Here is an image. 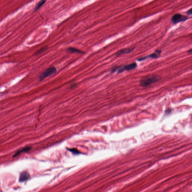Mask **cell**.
I'll use <instances>...</instances> for the list:
<instances>
[{
    "label": "cell",
    "mask_w": 192,
    "mask_h": 192,
    "mask_svg": "<svg viewBox=\"0 0 192 192\" xmlns=\"http://www.w3.org/2000/svg\"><path fill=\"white\" fill-rule=\"evenodd\" d=\"M188 53L189 54H192V49H190V50H188Z\"/></svg>",
    "instance_id": "cell-15"
},
{
    "label": "cell",
    "mask_w": 192,
    "mask_h": 192,
    "mask_svg": "<svg viewBox=\"0 0 192 192\" xmlns=\"http://www.w3.org/2000/svg\"><path fill=\"white\" fill-rule=\"evenodd\" d=\"M162 52V51L160 50H156L154 53H152L151 54L138 59H137V61H139V62H141V61L146 60L148 58L156 59L160 57Z\"/></svg>",
    "instance_id": "cell-4"
},
{
    "label": "cell",
    "mask_w": 192,
    "mask_h": 192,
    "mask_svg": "<svg viewBox=\"0 0 192 192\" xmlns=\"http://www.w3.org/2000/svg\"><path fill=\"white\" fill-rule=\"evenodd\" d=\"M189 17L179 13L174 15L171 18V21L173 24H176L180 22L186 21L189 19Z\"/></svg>",
    "instance_id": "cell-2"
},
{
    "label": "cell",
    "mask_w": 192,
    "mask_h": 192,
    "mask_svg": "<svg viewBox=\"0 0 192 192\" xmlns=\"http://www.w3.org/2000/svg\"><path fill=\"white\" fill-rule=\"evenodd\" d=\"M45 2H46V1H40L37 4L36 6H35V8H34V11H36L38 10L45 3Z\"/></svg>",
    "instance_id": "cell-10"
},
{
    "label": "cell",
    "mask_w": 192,
    "mask_h": 192,
    "mask_svg": "<svg viewBox=\"0 0 192 192\" xmlns=\"http://www.w3.org/2000/svg\"><path fill=\"white\" fill-rule=\"evenodd\" d=\"M31 148L30 146H26V147H25V148H22V149L17 151L13 155V157H16V156H18V155L20 154L21 153H23V152H28L31 150Z\"/></svg>",
    "instance_id": "cell-8"
},
{
    "label": "cell",
    "mask_w": 192,
    "mask_h": 192,
    "mask_svg": "<svg viewBox=\"0 0 192 192\" xmlns=\"http://www.w3.org/2000/svg\"><path fill=\"white\" fill-rule=\"evenodd\" d=\"M137 67V65L136 63L134 62L131 64L127 65L123 67L121 66L117 72V74H121L123 73L125 71H130L133 69H135Z\"/></svg>",
    "instance_id": "cell-5"
},
{
    "label": "cell",
    "mask_w": 192,
    "mask_h": 192,
    "mask_svg": "<svg viewBox=\"0 0 192 192\" xmlns=\"http://www.w3.org/2000/svg\"><path fill=\"white\" fill-rule=\"evenodd\" d=\"M68 150L69 151L72 152L73 154H78L80 153V152L77 149H74H74H68Z\"/></svg>",
    "instance_id": "cell-11"
},
{
    "label": "cell",
    "mask_w": 192,
    "mask_h": 192,
    "mask_svg": "<svg viewBox=\"0 0 192 192\" xmlns=\"http://www.w3.org/2000/svg\"><path fill=\"white\" fill-rule=\"evenodd\" d=\"M56 72V69L54 67H51L46 69L45 71L42 73L39 77L40 81H42L49 76H52Z\"/></svg>",
    "instance_id": "cell-3"
},
{
    "label": "cell",
    "mask_w": 192,
    "mask_h": 192,
    "mask_svg": "<svg viewBox=\"0 0 192 192\" xmlns=\"http://www.w3.org/2000/svg\"><path fill=\"white\" fill-rule=\"evenodd\" d=\"M121 67V66H116V67H114L113 68H112V69L111 70V73H115L116 71L117 70H119V69Z\"/></svg>",
    "instance_id": "cell-12"
},
{
    "label": "cell",
    "mask_w": 192,
    "mask_h": 192,
    "mask_svg": "<svg viewBox=\"0 0 192 192\" xmlns=\"http://www.w3.org/2000/svg\"><path fill=\"white\" fill-rule=\"evenodd\" d=\"M46 49H47V47H44L42 48V49H41L40 50H38V52H36V53H35V54H36V55H37V54H39L41 53H42V52L45 51V50H46Z\"/></svg>",
    "instance_id": "cell-13"
},
{
    "label": "cell",
    "mask_w": 192,
    "mask_h": 192,
    "mask_svg": "<svg viewBox=\"0 0 192 192\" xmlns=\"http://www.w3.org/2000/svg\"><path fill=\"white\" fill-rule=\"evenodd\" d=\"M30 178V175L28 172L26 171H23L21 173L19 176V181L20 182H23L27 181Z\"/></svg>",
    "instance_id": "cell-7"
},
{
    "label": "cell",
    "mask_w": 192,
    "mask_h": 192,
    "mask_svg": "<svg viewBox=\"0 0 192 192\" xmlns=\"http://www.w3.org/2000/svg\"><path fill=\"white\" fill-rule=\"evenodd\" d=\"M67 52H71V53H78L83 54V52L81 50H79L78 49L73 47H69L67 49Z\"/></svg>",
    "instance_id": "cell-9"
},
{
    "label": "cell",
    "mask_w": 192,
    "mask_h": 192,
    "mask_svg": "<svg viewBox=\"0 0 192 192\" xmlns=\"http://www.w3.org/2000/svg\"><path fill=\"white\" fill-rule=\"evenodd\" d=\"M186 14H187L188 15H191L192 14V8H191V9H190L189 10H188V11H187V12H186Z\"/></svg>",
    "instance_id": "cell-14"
},
{
    "label": "cell",
    "mask_w": 192,
    "mask_h": 192,
    "mask_svg": "<svg viewBox=\"0 0 192 192\" xmlns=\"http://www.w3.org/2000/svg\"><path fill=\"white\" fill-rule=\"evenodd\" d=\"M161 79L160 76L156 75H149L144 77L140 80V85L141 86L146 87L157 82Z\"/></svg>",
    "instance_id": "cell-1"
},
{
    "label": "cell",
    "mask_w": 192,
    "mask_h": 192,
    "mask_svg": "<svg viewBox=\"0 0 192 192\" xmlns=\"http://www.w3.org/2000/svg\"><path fill=\"white\" fill-rule=\"evenodd\" d=\"M135 49V47H132L125 48V49H122L119 50L118 52L116 53L115 55L116 56H119L123 54H128L130 53L131 52H133V50Z\"/></svg>",
    "instance_id": "cell-6"
}]
</instances>
